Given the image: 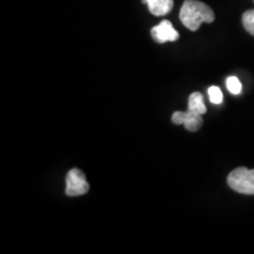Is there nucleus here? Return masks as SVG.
<instances>
[{
	"mask_svg": "<svg viewBox=\"0 0 254 254\" xmlns=\"http://www.w3.org/2000/svg\"><path fill=\"white\" fill-rule=\"evenodd\" d=\"M152 37L159 44L167 43V41H176L179 39V33L174 30L171 21L163 20L160 24L154 26L151 30Z\"/></svg>",
	"mask_w": 254,
	"mask_h": 254,
	"instance_id": "obj_5",
	"label": "nucleus"
},
{
	"mask_svg": "<svg viewBox=\"0 0 254 254\" xmlns=\"http://www.w3.org/2000/svg\"><path fill=\"white\" fill-rule=\"evenodd\" d=\"M208 95H209V100H211L212 104L219 105L222 103V92L219 87L217 86H212L208 88Z\"/></svg>",
	"mask_w": 254,
	"mask_h": 254,
	"instance_id": "obj_10",
	"label": "nucleus"
},
{
	"mask_svg": "<svg viewBox=\"0 0 254 254\" xmlns=\"http://www.w3.org/2000/svg\"><path fill=\"white\" fill-rule=\"evenodd\" d=\"M226 85H227V90L231 92L232 94H240L241 93V90H243V85H241V82L239 79L237 77H230L227 79L226 81Z\"/></svg>",
	"mask_w": 254,
	"mask_h": 254,
	"instance_id": "obj_9",
	"label": "nucleus"
},
{
	"mask_svg": "<svg viewBox=\"0 0 254 254\" xmlns=\"http://www.w3.org/2000/svg\"><path fill=\"white\" fill-rule=\"evenodd\" d=\"M88 190H90V185H88L84 172L79 168H72L66 176V195H84L88 192Z\"/></svg>",
	"mask_w": 254,
	"mask_h": 254,
	"instance_id": "obj_3",
	"label": "nucleus"
},
{
	"mask_svg": "<svg viewBox=\"0 0 254 254\" xmlns=\"http://www.w3.org/2000/svg\"><path fill=\"white\" fill-rule=\"evenodd\" d=\"M172 122L176 125H185L186 129L190 132H196L201 128L204 120L201 118V114L193 112V111H177L172 114Z\"/></svg>",
	"mask_w": 254,
	"mask_h": 254,
	"instance_id": "obj_4",
	"label": "nucleus"
},
{
	"mask_svg": "<svg viewBox=\"0 0 254 254\" xmlns=\"http://www.w3.org/2000/svg\"><path fill=\"white\" fill-rule=\"evenodd\" d=\"M243 25L250 34L254 36V9H249L243 14Z\"/></svg>",
	"mask_w": 254,
	"mask_h": 254,
	"instance_id": "obj_8",
	"label": "nucleus"
},
{
	"mask_svg": "<svg viewBox=\"0 0 254 254\" xmlns=\"http://www.w3.org/2000/svg\"><path fill=\"white\" fill-rule=\"evenodd\" d=\"M227 184L232 190L241 194L254 195V170L238 167L228 174Z\"/></svg>",
	"mask_w": 254,
	"mask_h": 254,
	"instance_id": "obj_2",
	"label": "nucleus"
},
{
	"mask_svg": "<svg viewBox=\"0 0 254 254\" xmlns=\"http://www.w3.org/2000/svg\"><path fill=\"white\" fill-rule=\"evenodd\" d=\"M142 1L147 4L151 13L157 17L170 13L173 8V0H142Z\"/></svg>",
	"mask_w": 254,
	"mask_h": 254,
	"instance_id": "obj_6",
	"label": "nucleus"
},
{
	"mask_svg": "<svg viewBox=\"0 0 254 254\" xmlns=\"http://www.w3.org/2000/svg\"><path fill=\"white\" fill-rule=\"evenodd\" d=\"M189 110L201 114V116L207 112V109H206V105L204 101V95L200 93V92H193V93L190 95Z\"/></svg>",
	"mask_w": 254,
	"mask_h": 254,
	"instance_id": "obj_7",
	"label": "nucleus"
},
{
	"mask_svg": "<svg viewBox=\"0 0 254 254\" xmlns=\"http://www.w3.org/2000/svg\"><path fill=\"white\" fill-rule=\"evenodd\" d=\"M180 20L190 31H196L202 23H213V9L198 0H186L179 13Z\"/></svg>",
	"mask_w": 254,
	"mask_h": 254,
	"instance_id": "obj_1",
	"label": "nucleus"
}]
</instances>
